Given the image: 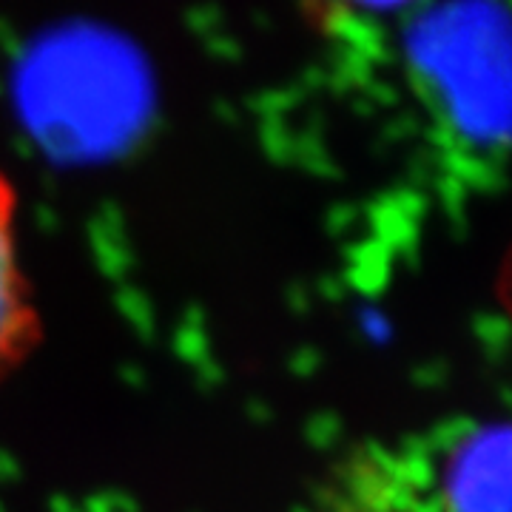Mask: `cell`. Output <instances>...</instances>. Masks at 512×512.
<instances>
[{"label": "cell", "mask_w": 512, "mask_h": 512, "mask_svg": "<svg viewBox=\"0 0 512 512\" xmlns=\"http://www.w3.org/2000/svg\"><path fill=\"white\" fill-rule=\"evenodd\" d=\"M450 512H512V424L481 427L447 467Z\"/></svg>", "instance_id": "3957f363"}, {"label": "cell", "mask_w": 512, "mask_h": 512, "mask_svg": "<svg viewBox=\"0 0 512 512\" xmlns=\"http://www.w3.org/2000/svg\"><path fill=\"white\" fill-rule=\"evenodd\" d=\"M46 339V322L20 234V191L0 168V390L32 365Z\"/></svg>", "instance_id": "7a4b0ae2"}, {"label": "cell", "mask_w": 512, "mask_h": 512, "mask_svg": "<svg viewBox=\"0 0 512 512\" xmlns=\"http://www.w3.org/2000/svg\"><path fill=\"white\" fill-rule=\"evenodd\" d=\"M348 3L356 9H365V12H396V9L413 6L419 0H348Z\"/></svg>", "instance_id": "277c9868"}, {"label": "cell", "mask_w": 512, "mask_h": 512, "mask_svg": "<svg viewBox=\"0 0 512 512\" xmlns=\"http://www.w3.org/2000/svg\"><path fill=\"white\" fill-rule=\"evenodd\" d=\"M407 55L433 103L476 146H512V9L444 0L410 29Z\"/></svg>", "instance_id": "6da1fadb"}]
</instances>
